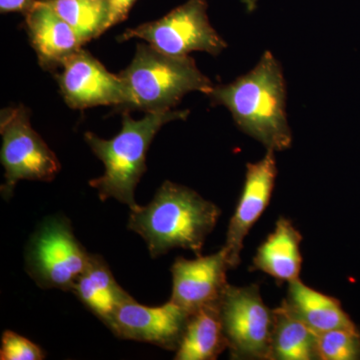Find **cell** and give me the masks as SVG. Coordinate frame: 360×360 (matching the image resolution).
Listing matches in <instances>:
<instances>
[{
    "instance_id": "30bf717a",
    "label": "cell",
    "mask_w": 360,
    "mask_h": 360,
    "mask_svg": "<svg viewBox=\"0 0 360 360\" xmlns=\"http://www.w3.org/2000/svg\"><path fill=\"white\" fill-rule=\"evenodd\" d=\"M189 317L191 314L172 300L160 307H146L134 298L118 309L108 328L122 340L176 352Z\"/></svg>"
},
{
    "instance_id": "9c48e42d",
    "label": "cell",
    "mask_w": 360,
    "mask_h": 360,
    "mask_svg": "<svg viewBox=\"0 0 360 360\" xmlns=\"http://www.w3.org/2000/svg\"><path fill=\"white\" fill-rule=\"evenodd\" d=\"M58 82L66 104L73 110L115 105L125 110L129 104V90L120 75L110 72L84 49L68 59Z\"/></svg>"
},
{
    "instance_id": "52a82bcc",
    "label": "cell",
    "mask_w": 360,
    "mask_h": 360,
    "mask_svg": "<svg viewBox=\"0 0 360 360\" xmlns=\"http://www.w3.org/2000/svg\"><path fill=\"white\" fill-rule=\"evenodd\" d=\"M132 39L144 40L172 56H187L193 51L219 56L227 47L208 20L207 0H188L160 20L127 30L117 39Z\"/></svg>"
},
{
    "instance_id": "277c9868",
    "label": "cell",
    "mask_w": 360,
    "mask_h": 360,
    "mask_svg": "<svg viewBox=\"0 0 360 360\" xmlns=\"http://www.w3.org/2000/svg\"><path fill=\"white\" fill-rule=\"evenodd\" d=\"M129 94L127 110L148 112L172 110L189 92L207 96L214 87L193 58L172 56L139 44L131 63L120 73Z\"/></svg>"
},
{
    "instance_id": "8fae6325",
    "label": "cell",
    "mask_w": 360,
    "mask_h": 360,
    "mask_svg": "<svg viewBox=\"0 0 360 360\" xmlns=\"http://www.w3.org/2000/svg\"><path fill=\"white\" fill-rule=\"evenodd\" d=\"M277 174L274 149H267L262 160L246 165L243 193L229 221L224 245L231 269L240 264L245 239L269 205Z\"/></svg>"
},
{
    "instance_id": "603a6c76",
    "label": "cell",
    "mask_w": 360,
    "mask_h": 360,
    "mask_svg": "<svg viewBox=\"0 0 360 360\" xmlns=\"http://www.w3.org/2000/svg\"><path fill=\"white\" fill-rule=\"evenodd\" d=\"M37 0H0L1 13H20L25 15L37 4Z\"/></svg>"
},
{
    "instance_id": "3957f363",
    "label": "cell",
    "mask_w": 360,
    "mask_h": 360,
    "mask_svg": "<svg viewBox=\"0 0 360 360\" xmlns=\"http://www.w3.org/2000/svg\"><path fill=\"white\" fill-rule=\"evenodd\" d=\"M189 110H161L148 112L142 120H135L124 112L122 129L111 139H103L92 132H86L84 139L104 165V174L91 179L89 186L96 189L99 200L110 198L139 208L135 201V189L146 174V155L149 146L163 125L174 120H186Z\"/></svg>"
},
{
    "instance_id": "5b68a950",
    "label": "cell",
    "mask_w": 360,
    "mask_h": 360,
    "mask_svg": "<svg viewBox=\"0 0 360 360\" xmlns=\"http://www.w3.org/2000/svg\"><path fill=\"white\" fill-rule=\"evenodd\" d=\"M90 255L75 236L70 220L61 215L45 219L26 248L28 274L44 290H72L89 264Z\"/></svg>"
},
{
    "instance_id": "7c38bea8",
    "label": "cell",
    "mask_w": 360,
    "mask_h": 360,
    "mask_svg": "<svg viewBox=\"0 0 360 360\" xmlns=\"http://www.w3.org/2000/svg\"><path fill=\"white\" fill-rule=\"evenodd\" d=\"M231 269L224 246L221 250L195 259L177 257L172 266V292L170 300L193 314L206 305L220 302Z\"/></svg>"
},
{
    "instance_id": "6da1fadb",
    "label": "cell",
    "mask_w": 360,
    "mask_h": 360,
    "mask_svg": "<svg viewBox=\"0 0 360 360\" xmlns=\"http://www.w3.org/2000/svg\"><path fill=\"white\" fill-rule=\"evenodd\" d=\"M215 105L231 111L245 134L266 149L283 151L292 143L286 116V86L283 68L265 51L255 68L229 84L213 87L207 94Z\"/></svg>"
},
{
    "instance_id": "ac0fdd59",
    "label": "cell",
    "mask_w": 360,
    "mask_h": 360,
    "mask_svg": "<svg viewBox=\"0 0 360 360\" xmlns=\"http://www.w3.org/2000/svg\"><path fill=\"white\" fill-rule=\"evenodd\" d=\"M317 338L319 335L281 302L274 309L269 360H319Z\"/></svg>"
},
{
    "instance_id": "4fadbf2b",
    "label": "cell",
    "mask_w": 360,
    "mask_h": 360,
    "mask_svg": "<svg viewBox=\"0 0 360 360\" xmlns=\"http://www.w3.org/2000/svg\"><path fill=\"white\" fill-rule=\"evenodd\" d=\"M25 16L28 39L44 70L63 68L82 49L84 44L77 32L45 0H37Z\"/></svg>"
},
{
    "instance_id": "ffe728a7",
    "label": "cell",
    "mask_w": 360,
    "mask_h": 360,
    "mask_svg": "<svg viewBox=\"0 0 360 360\" xmlns=\"http://www.w3.org/2000/svg\"><path fill=\"white\" fill-rule=\"evenodd\" d=\"M319 360L360 359L359 329H333L319 333L317 338Z\"/></svg>"
},
{
    "instance_id": "44dd1931",
    "label": "cell",
    "mask_w": 360,
    "mask_h": 360,
    "mask_svg": "<svg viewBox=\"0 0 360 360\" xmlns=\"http://www.w3.org/2000/svg\"><path fill=\"white\" fill-rule=\"evenodd\" d=\"M44 350L32 340L11 330L2 333L0 359L1 360H44Z\"/></svg>"
},
{
    "instance_id": "2e32d148",
    "label": "cell",
    "mask_w": 360,
    "mask_h": 360,
    "mask_svg": "<svg viewBox=\"0 0 360 360\" xmlns=\"http://www.w3.org/2000/svg\"><path fill=\"white\" fill-rule=\"evenodd\" d=\"M283 302L291 314L317 335L333 329H357L340 300L309 288L300 278L288 283V296Z\"/></svg>"
},
{
    "instance_id": "ba28073f",
    "label": "cell",
    "mask_w": 360,
    "mask_h": 360,
    "mask_svg": "<svg viewBox=\"0 0 360 360\" xmlns=\"http://www.w3.org/2000/svg\"><path fill=\"white\" fill-rule=\"evenodd\" d=\"M219 309L231 359L269 360L274 309L265 304L259 286L229 284Z\"/></svg>"
},
{
    "instance_id": "e0dca14e",
    "label": "cell",
    "mask_w": 360,
    "mask_h": 360,
    "mask_svg": "<svg viewBox=\"0 0 360 360\" xmlns=\"http://www.w3.org/2000/svg\"><path fill=\"white\" fill-rule=\"evenodd\" d=\"M227 349L219 302L191 314L175 360H215Z\"/></svg>"
},
{
    "instance_id": "d6986e66",
    "label": "cell",
    "mask_w": 360,
    "mask_h": 360,
    "mask_svg": "<svg viewBox=\"0 0 360 360\" xmlns=\"http://www.w3.org/2000/svg\"><path fill=\"white\" fill-rule=\"evenodd\" d=\"M77 32L82 44L106 32V0H45Z\"/></svg>"
},
{
    "instance_id": "9a60e30c",
    "label": "cell",
    "mask_w": 360,
    "mask_h": 360,
    "mask_svg": "<svg viewBox=\"0 0 360 360\" xmlns=\"http://www.w3.org/2000/svg\"><path fill=\"white\" fill-rule=\"evenodd\" d=\"M71 292L106 326L122 304L134 300L115 281L104 258L92 253L86 269L78 277Z\"/></svg>"
},
{
    "instance_id": "8992f818",
    "label": "cell",
    "mask_w": 360,
    "mask_h": 360,
    "mask_svg": "<svg viewBox=\"0 0 360 360\" xmlns=\"http://www.w3.org/2000/svg\"><path fill=\"white\" fill-rule=\"evenodd\" d=\"M0 132L2 148L0 160L4 165V184L1 196L8 200L20 180L52 181L60 172L56 153L32 129L30 110L23 105L1 110Z\"/></svg>"
},
{
    "instance_id": "7a4b0ae2",
    "label": "cell",
    "mask_w": 360,
    "mask_h": 360,
    "mask_svg": "<svg viewBox=\"0 0 360 360\" xmlns=\"http://www.w3.org/2000/svg\"><path fill=\"white\" fill-rule=\"evenodd\" d=\"M130 212L127 227L144 239L153 258L174 248L191 250L200 257L221 215L212 201L169 180L161 184L148 205Z\"/></svg>"
},
{
    "instance_id": "7402d4cb",
    "label": "cell",
    "mask_w": 360,
    "mask_h": 360,
    "mask_svg": "<svg viewBox=\"0 0 360 360\" xmlns=\"http://www.w3.org/2000/svg\"><path fill=\"white\" fill-rule=\"evenodd\" d=\"M136 0H106L108 8V20L106 30L122 22L127 18L130 9Z\"/></svg>"
},
{
    "instance_id": "5bb4252c",
    "label": "cell",
    "mask_w": 360,
    "mask_h": 360,
    "mask_svg": "<svg viewBox=\"0 0 360 360\" xmlns=\"http://www.w3.org/2000/svg\"><path fill=\"white\" fill-rule=\"evenodd\" d=\"M302 236L290 219L279 217L274 231L258 248L252 269L259 270L281 283L300 278Z\"/></svg>"
}]
</instances>
